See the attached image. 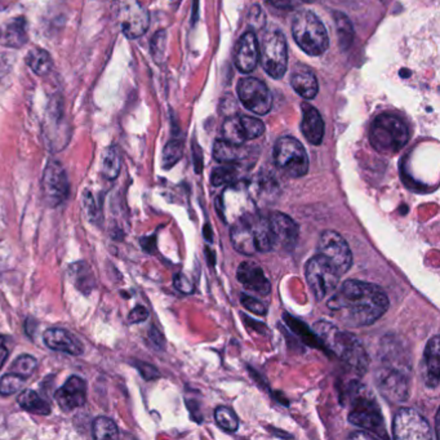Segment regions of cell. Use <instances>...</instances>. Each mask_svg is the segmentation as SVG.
I'll list each match as a JSON object with an SVG mask.
<instances>
[{"mask_svg": "<svg viewBox=\"0 0 440 440\" xmlns=\"http://www.w3.org/2000/svg\"><path fill=\"white\" fill-rule=\"evenodd\" d=\"M265 131V126L261 120L254 117H245V115H231L225 120L222 124V140L243 145L247 141L259 139Z\"/></svg>", "mask_w": 440, "mask_h": 440, "instance_id": "obj_15", "label": "cell"}, {"mask_svg": "<svg viewBox=\"0 0 440 440\" xmlns=\"http://www.w3.org/2000/svg\"><path fill=\"white\" fill-rule=\"evenodd\" d=\"M136 367H137V370H140L142 377L145 378V380H155V378L159 377L158 370L153 367V365H150V364L136 362Z\"/></svg>", "mask_w": 440, "mask_h": 440, "instance_id": "obj_43", "label": "cell"}, {"mask_svg": "<svg viewBox=\"0 0 440 440\" xmlns=\"http://www.w3.org/2000/svg\"><path fill=\"white\" fill-rule=\"evenodd\" d=\"M18 404L28 412L36 414L47 416L50 413V405L34 390H23L18 397Z\"/></svg>", "mask_w": 440, "mask_h": 440, "instance_id": "obj_31", "label": "cell"}, {"mask_svg": "<svg viewBox=\"0 0 440 440\" xmlns=\"http://www.w3.org/2000/svg\"><path fill=\"white\" fill-rule=\"evenodd\" d=\"M70 275L74 284L83 294H90L96 284L90 266L85 262H77L70 266Z\"/></svg>", "mask_w": 440, "mask_h": 440, "instance_id": "obj_30", "label": "cell"}, {"mask_svg": "<svg viewBox=\"0 0 440 440\" xmlns=\"http://www.w3.org/2000/svg\"><path fill=\"white\" fill-rule=\"evenodd\" d=\"M400 73H402V77H409V75H411V71H408V70H402L400 71Z\"/></svg>", "mask_w": 440, "mask_h": 440, "instance_id": "obj_49", "label": "cell"}, {"mask_svg": "<svg viewBox=\"0 0 440 440\" xmlns=\"http://www.w3.org/2000/svg\"><path fill=\"white\" fill-rule=\"evenodd\" d=\"M306 280L315 299L323 301L327 296L333 294L338 286L340 275L335 267L321 254H315L306 264Z\"/></svg>", "mask_w": 440, "mask_h": 440, "instance_id": "obj_10", "label": "cell"}, {"mask_svg": "<svg viewBox=\"0 0 440 440\" xmlns=\"http://www.w3.org/2000/svg\"><path fill=\"white\" fill-rule=\"evenodd\" d=\"M183 153V142L181 140H171L163 150V167L171 168L181 159Z\"/></svg>", "mask_w": 440, "mask_h": 440, "instance_id": "obj_36", "label": "cell"}, {"mask_svg": "<svg viewBox=\"0 0 440 440\" xmlns=\"http://www.w3.org/2000/svg\"><path fill=\"white\" fill-rule=\"evenodd\" d=\"M439 336H434L425 349V382L429 387H436L440 378Z\"/></svg>", "mask_w": 440, "mask_h": 440, "instance_id": "obj_24", "label": "cell"}, {"mask_svg": "<svg viewBox=\"0 0 440 440\" xmlns=\"http://www.w3.org/2000/svg\"><path fill=\"white\" fill-rule=\"evenodd\" d=\"M336 30L338 36V42L343 50L350 48L353 39H354V28L349 18L345 14H335Z\"/></svg>", "mask_w": 440, "mask_h": 440, "instance_id": "obj_33", "label": "cell"}, {"mask_svg": "<svg viewBox=\"0 0 440 440\" xmlns=\"http://www.w3.org/2000/svg\"><path fill=\"white\" fill-rule=\"evenodd\" d=\"M240 302L245 308H248L252 313L257 315H265L267 313V308H266L265 304L261 302V301L251 297V296H247V294H242L240 297Z\"/></svg>", "mask_w": 440, "mask_h": 440, "instance_id": "obj_41", "label": "cell"}, {"mask_svg": "<svg viewBox=\"0 0 440 440\" xmlns=\"http://www.w3.org/2000/svg\"><path fill=\"white\" fill-rule=\"evenodd\" d=\"M328 308L345 326L367 327L387 311L389 299L376 284L351 279L336 288Z\"/></svg>", "mask_w": 440, "mask_h": 440, "instance_id": "obj_1", "label": "cell"}, {"mask_svg": "<svg viewBox=\"0 0 440 440\" xmlns=\"http://www.w3.org/2000/svg\"><path fill=\"white\" fill-rule=\"evenodd\" d=\"M269 224L273 234L274 249L281 248L292 251L299 239V225L284 213L275 212L269 217Z\"/></svg>", "mask_w": 440, "mask_h": 440, "instance_id": "obj_16", "label": "cell"}, {"mask_svg": "<svg viewBox=\"0 0 440 440\" xmlns=\"http://www.w3.org/2000/svg\"><path fill=\"white\" fill-rule=\"evenodd\" d=\"M57 404L65 411L71 412L79 407L85 404L87 398V385L77 376H71L63 387H60L55 394Z\"/></svg>", "mask_w": 440, "mask_h": 440, "instance_id": "obj_19", "label": "cell"}, {"mask_svg": "<svg viewBox=\"0 0 440 440\" xmlns=\"http://www.w3.org/2000/svg\"><path fill=\"white\" fill-rule=\"evenodd\" d=\"M166 47H167V33L164 30H161L151 39V53L156 63H161L164 60Z\"/></svg>", "mask_w": 440, "mask_h": 440, "instance_id": "obj_40", "label": "cell"}, {"mask_svg": "<svg viewBox=\"0 0 440 440\" xmlns=\"http://www.w3.org/2000/svg\"><path fill=\"white\" fill-rule=\"evenodd\" d=\"M248 155H249V149L225 140L216 141L213 146V156L220 163H226V164L240 163L247 159Z\"/></svg>", "mask_w": 440, "mask_h": 440, "instance_id": "obj_25", "label": "cell"}, {"mask_svg": "<svg viewBox=\"0 0 440 440\" xmlns=\"http://www.w3.org/2000/svg\"><path fill=\"white\" fill-rule=\"evenodd\" d=\"M171 1H172V3H180L181 0H171Z\"/></svg>", "mask_w": 440, "mask_h": 440, "instance_id": "obj_50", "label": "cell"}, {"mask_svg": "<svg viewBox=\"0 0 440 440\" xmlns=\"http://www.w3.org/2000/svg\"><path fill=\"white\" fill-rule=\"evenodd\" d=\"M318 254L333 266L340 277L348 273L353 265V253L349 245L337 231L326 230L318 242Z\"/></svg>", "mask_w": 440, "mask_h": 440, "instance_id": "obj_11", "label": "cell"}, {"mask_svg": "<svg viewBox=\"0 0 440 440\" xmlns=\"http://www.w3.org/2000/svg\"><path fill=\"white\" fill-rule=\"evenodd\" d=\"M122 168L119 150L117 146L107 147L102 158V173L107 180H117Z\"/></svg>", "mask_w": 440, "mask_h": 440, "instance_id": "obj_32", "label": "cell"}, {"mask_svg": "<svg viewBox=\"0 0 440 440\" xmlns=\"http://www.w3.org/2000/svg\"><path fill=\"white\" fill-rule=\"evenodd\" d=\"M259 60L264 70L274 79H280L286 74L288 47L286 36L280 30L272 28L264 34L259 45Z\"/></svg>", "mask_w": 440, "mask_h": 440, "instance_id": "obj_9", "label": "cell"}, {"mask_svg": "<svg viewBox=\"0 0 440 440\" xmlns=\"http://www.w3.org/2000/svg\"><path fill=\"white\" fill-rule=\"evenodd\" d=\"M237 278L245 289L259 296H267L272 291V284L266 278L264 270L254 262L245 261L238 267Z\"/></svg>", "mask_w": 440, "mask_h": 440, "instance_id": "obj_20", "label": "cell"}, {"mask_svg": "<svg viewBox=\"0 0 440 440\" xmlns=\"http://www.w3.org/2000/svg\"><path fill=\"white\" fill-rule=\"evenodd\" d=\"M314 331L319 341L351 370L360 375L367 370L370 359L363 345L355 336L340 331L332 323L326 321L315 323Z\"/></svg>", "mask_w": 440, "mask_h": 440, "instance_id": "obj_2", "label": "cell"}, {"mask_svg": "<svg viewBox=\"0 0 440 440\" xmlns=\"http://www.w3.org/2000/svg\"><path fill=\"white\" fill-rule=\"evenodd\" d=\"M84 205H85V210H87V215L91 217L92 221H96L97 220V208H96V204H95V199H93V196L90 194V193H87L85 196L83 198Z\"/></svg>", "mask_w": 440, "mask_h": 440, "instance_id": "obj_44", "label": "cell"}, {"mask_svg": "<svg viewBox=\"0 0 440 440\" xmlns=\"http://www.w3.org/2000/svg\"><path fill=\"white\" fill-rule=\"evenodd\" d=\"M44 343L49 349L66 353L70 355H80L83 354V345L77 337L71 335L69 331L63 328H49L43 336Z\"/></svg>", "mask_w": 440, "mask_h": 440, "instance_id": "obj_21", "label": "cell"}, {"mask_svg": "<svg viewBox=\"0 0 440 440\" xmlns=\"http://www.w3.org/2000/svg\"><path fill=\"white\" fill-rule=\"evenodd\" d=\"M237 169L232 167H220L216 168L212 176H210V181L213 186H222L225 183H230V182L235 181L237 178Z\"/></svg>", "mask_w": 440, "mask_h": 440, "instance_id": "obj_39", "label": "cell"}, {"mask_svg": "<svg viewBox=\"0 0 440 440\" xmlns=\"http://www.w3.org/2000/svg\"><path fill=\"white\" fill-rule=\"evenodd\" d=\"M25 61L30 70H33V73L39 77L49 74L53 66L52 57L45 49L43 48L30 49L25 57Z\"/></svg>", "mask_w": 440, "mask_h": 440, "instance_id": "obj_29", "label": "cell"}, {"mask_svg": "<svg viewBox=\"0 0 440 440\" xmlns=\"http://www.w3.org/2000/svg\"><path fill=\"white\" fill-rule=\"evenodd\" d=\"M254 213H251L248 216L239 218L235 221L231 229V243L234 248L247 256H252L256 251V243H254V235H253V227H252V217Z\"/></svg>", "mask_w": 440, "mask_h": 440, "instance_id": "obj_22", "label": "cell"}, {"mask_svg": "<svg viewBox=\"0 0 440 440\" xmlns=\"http://www.w3.org/2000/svg\"><path fill=\"white\" fill-rule=\"evenodd\" d=\"M63 112L61 98H55L50 102L47 112V118L44 122V131L49 140V145L53 151H58L65 147L69 140V134H65L63 129Z\"/></svg>", "mask_w": 440, "mask_h": 440, "instance_id": "obj_17", "label": "cell"}, {"mask_svg": "<svg viewBox=\"0 0 440 440\" xmlns=\"http://www.w3.org/2000/svg\"><path fill=\"white\" fill-rule=\"evenodd\" d=\"M252 227L256 243L257 253H267L274 251V240L269 218L256 216V213L252 217Z\"/></svg>", "mask_w": 440, "mask_h": 440, "instance_id": "obj_26", "label": "cell"}, {"mask_svg": "<svg viewBox=\"0 0 440 440\" xmlns=\"http://www.w3.org/2000/svg\"><path fill=\"white\" fill-rule=\"evenodd\" d=\"M409 140L408 127L404 120L392 114L378 115L370 127V142L381 154H395Z\"/></svg>", "mask_w": 440, "mask_h": 440, "instance_id": "obj_4", "label": "cell"}, {"mask_svg": "<svg viewBox=\"0 0 440 440\" xmlns=\"http://www.w3.org/2000/svg\"><path fill=\"white\" fill-rule=\"evenodd\" d=\"M25 384V378L16 375V373H7L0 378V395L9 397L14 392H20Z\"/></svg>", "mask_w": 440, "mask_h": 440, "instance_id": "obj_37", "label": "cell"}, {"mask_svg": "<svg viewBox=\"0 0 440 440\" xmlns=\"http://www.w3.org/2000/svg\"><path fill=\"white\" fill-rule=\"evenodd\" d=\"M259 61V44L253 31L240 36L234 49V63L239 71L248 74L257 68Z\"/></svg>", "mask_w": 440, "mask_h": 440, "instance_id": "obj_18", "label": "cell"}, {"mask_svg": "<svg viewBox=\"0 0 440 440\" xmlns=\"http://www.w3.org/2000/svg\"><path fill=\"white\" fill-rule=\"evenodd\" d=\"M266 1L278 9H288L292 6V0H266Z\"/></svg>", "mask_w": 440, "mask_h": 440, "instance_id": "obj_47", "label": "cell"}, {"mask_svg": "<svg viewBox=\"0 0 440 440\" xmlns=\"http://www.w3.org/2000/svg\"><path fill=\"white\" fill-rule=\"evenodd\" d=\"M175 286L182 292V294H190L194 292V284L193 281L185 277L183 274H177L175 277Z\"/></svg>", "mask_w": 440, "mask_h": 440, "instance_id": "obj_42", "label": "cell"}, {"mask_svg": "<svg viewBox=\"0 0 440 440\" xmlns=\"http://www.w3.org/2000/svg\"><path fill=\"white\" fill-rule=\"evenodd\" d=\"M301 131L311 145H321L324 137V122L321 112H318L314 106L308 104L302 105Z\"/></svg>", "mask_w": 440, "mask_h": 440, "instance_id": "obj_23", "label": "cell"}, {"mask_svg": "<svg viewBox=\"0 0 440 440\" xmlns=\"http://www.w3.org/2000/svg\"><path fill=\"white\" fill-rule=\"evenodd\" d=\"M93 436L96 439H117L119 430L112 419L97 417L93 422Z\"/></svg>", "mask_w": 440, "mask_h": 440, "instance_id": "obj_34", "label": "cell"}, {"mask_svg": "<svg viewBox=\"0 0 440 440\" xmlns=\"http://www.w3.org/2000/svg\"><path fill=\"white\" fill-rule=\"evenodd\" d=\"M149 316V311L144 306H137L133 308L129 314V323H141V321H146Z\"/></svg>", "mask_w": 440, "mask_h": 440, "instance_id": "obj_45", "label": "cell"}, {"mask_svg": "<svg viewBox=\"0 0 440 440\" xmlns=\"http://www.w3.org/2000/svg\"><path fill=\"white\" fill-rule=\"evenodd\" d=\"M38 365V360L33 355L23 354L20 355L12 363V372L16 375H20L23 378H28L34 373Z\"/></svg>", "mask_w": 440, "mask_h": 440, "instance_id": "obj_38", "label": "cell"}, {"mask_svg": "<svg viewBox=\"0 0 440 440\" xmlns=\"http://www.w3.org/2000/svg\"><path fill=\"white\" fill-rule=\"evenodd\" d=\"M8 354H9V350L7 348L6 338L3 336H0V368L3 367V364L7 360Z\"/></svg>", "mask_w": 440, "mask_h": 440, "instance_id": "obj_46", "label": "cell"}, {"mask_svg": "<svg viewBox=\"0 0 440 440\" xmlns=\"http://www.w3.org/2000/svg\"><path fill=\"white\" fill-rule=\"evenodd\" d=\"M150 338H151V341L156 345V346H163V343H164V340H163V336L156 331V329L153 328L150 331Z\"/></svg>", "mask_w": 440, "mask_h": 440, "instance_id": "obj_48", "label": "cell"}, {"mask_svg": "<svg viewBox=\"0 0 440 440\" xmlns=\"http://www.w3.org/2000/svg\"><path fill=\"white\" fill-rule=\"evenodd\" d=\"M217 425L222 427L226 431H237L239 426L238 416L227 407H218L215 412Z\"/></svg>", "mask_w": 440, "mask_h": 440, "instance_id": "obj_35", "label": "cell"}, {"mask_svg": "<svg viewBox=\"0 0 440 440\" xmlns=\"http://www.w3.org/2000/svg\"><path fill=\"white\" fill-rule=\"evenodd\" d=\"M359 389V386H358ZM353 409L349 413L350 424L362 427L365 431L373 433L376 438H387L384 417L380 411V407L375 399L367 398L363 394V389H354L353 395Z\"/></svg>", "mask_w": 440, "mask_h": 440, "instance_id": "obj_7", "label": "cell"}, {"mask_svg": "<svg viewBox=\"0 0 440 440\" xmlns=\"http://www.w3.org/2000/svg\"><path fill=\"white\" fill-rule=\"evenodd\" d=\"M274 161L286 176L299 178L308 171V158L305 147L294 137L284 136L274 146Z\"/></svg>", "mask_w": 440, "mask_h": 440, "instance_id": "obj_8", "label": "cell"}, {"mask_svg": "<svg viewBox=\"0 0 440 440\" xmlns=\"http://www.w3.org/2000/svg\"><path fill=\"white\" fill-rule=\"evenodd\" d=\"M43 199L49 207L63 204L69 195V180L60 161H49L43 172Z\"/></svg>", "mask_w": 440, "mask_h": 440, "instance_id": "obj_13", "label": "cell"}, {"mask_svg": "<svg viewBox=\"0 0 440 440\" xmlns=\"http://www.w3.org/2000/svg\"><path fill=\"white\" fill-rule=\"evenodd\" d=\"M292 36L297 45L310 56H321L329 47L327 28L310 11L296 14L292 21Z\"/></svg>", "mask_w": 440, "mask_h": 440, "instance_id": "obj_5", "label": "cell"}, {"mask_svg": "<svg viewBox=\"0 0 440 440\" xmlns=\"http://www.w3.org/2000/svg\"><path fill=\"white\" fill-rule=\"evenodd\" d=\"M28 41V33H26V21L23 17L14 18L9 22L4 33L1 34V42L4 45L18 48L22 47Z\"/></svg>", "mask_w": 440, "mask_h": 440, "instance_id": "obj_28", "label": "cell"}, {"mask_svg": "<svg viewBox=\"0 0 440 440\" xmlns=\"http://www.w3.org/2000/svg\"><path fill=\"white\" fill-rule=\"evenodd\" d=\"M112 14L114 21L128 39L140 38L150 26V16L140 0H114Z\"/></svg>", "mask_w": 440, "mask_h": 440, "instance_id": "obj_6", "label": "cell"}, {"mask_svg": "<svg viewBox=\"0 0 440 440\" xmlns=\"http://www.w3.org/2000/svg\"><path fill=\"white\" fill-rule=\"evenodd\" d=\"M238 97L249 112L257 115H265L273 107L272 92L257 77H243L239 80Z\"/></svg>", "mask_w": 440, "mask_h": 440, "instance_id": "obj_12", "label": "cell"}, {"mask_svg": "<svg viewBox=\"0 0 440 440\" xmlns=\"http://www.w3.org/2000/svg\"><path fill=\"white\" fill-rule=\"evenodd\" d=\"M392 435L398 440L431 439L426 419L411 408L400 409L392 422Z\"/></svg>", "mask_w": 440, "mask_h": 440, "instance_id": "obj_14", "label": "cell"}, {"mask_svg": "<svg viewBox=\"0 0 440 440\" xmlns=\"http://www.w3.org/2000/svg\"><path fill=\"white\" fill-rule=\"evenodd\" d=\"M304 1H308V3H311V1H314V0H304Z\"/></svg>", "mask_w": 440, "mask_h": 440, "instance_id": "obj_51", "label": "cell"}, {"mask_svg": "<svg viewBox=\"0 0 440 440\" xmlns=\"http://www.w3.org/2000/svg\"><path fill=\"white\" fill-rule=\"evenodd\" d=\"M291 85L301 97L306 98V100H313L319 91L318 79L308 69L294 71L291 77Z\"/></svg>", "mask_w": 440, "mask_h": 440, "instance_id": "obj_27", "label": "cell"}, {"mask_svg": "<svg viewBox=\"0 0 440 440\" xmlns=\"http://www.w3.org/2000/svg\"><path fill=\"white\" fill-rule=\"evenodd\" d=\"M411 362L400 350L385 348L384 358L376 372V382L381 394L395 403L405 402L409 395Z\"/></svg>", "mask_w": 440, "mask_h": 440, "instance_id": "obj_3", "label": "cell"}]
</instances>
